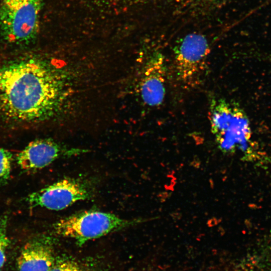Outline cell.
<instances>
[{
    "label": "cell",
    "mask_w": 271,
    "mask_h": 271,
    "mask_svg": "<svg viewBox=\"0 0 271 271\" xmlns=\"http://www.w3.org/2000/svg\"><path fill=\"white\" fill-rule=\"evenodd\" d=\"M66 93L62 74L44 60L25 58L0 67V112L13 120L49 119L59 110Z\"/></svg>",
    "instance_id": "1"
},
{
    "label": "cell",
    "mask_w": 271,
    "mask_h": 271,
    "mask_svg": "<svg viewBox=\"0 0 271 271\" xmlns=\"http://www.w3.org/2000/svg\"><path fill=\"white\" fill-rule=\"evenodd\" d=\"M210 128L218 147L223 153L243 148L250 138L249 121L236 103L224 98L213 99L209 107Z\"/></svg>",
    "instance_id": "2"
},
{
    "label": "cell",
    "mask_w": 271,
    "mask_h": 271,
    "mask_svg": "<svg viewBox=\"0 0 271 271\" xmlns=\"http://www.w3.org/2000/svg\"><path fill=\"white\" fill-rule=\"evenodd\" d=\"M134 221L97 210L80 211L65 217L54 225L56 232L72 238L81 246L87 241L131 226Z\"/></svg>",
    "instance_id": "3"
},
{
    "label": "cell",
    "mask_w": 271,
    "mask_h": 271,
    "mask_svg": "<svg viewBox=\"0 0 271 271\" xmlns=\"http://www.w3.org/2000/svg\"><path fill=\"white\" fill-rule=\"evenodd\" d=\"M43 0H1L0 31L4 39L15 44L33 41L39 30Z\"/></svg>",
    "instance_id": "4"
},
{
    "label": "cell",
    "mask_w": 271,
    "mask_h": 271,
    "mask_svg": "<svg viewBox=\"0 0 271 271\" xmlns=\"http://www.w3.org/2000/svg\"><path fill=\"white\" fill-rule=\"evenodd\" d=\"M209 49L207 38L200 34H189L178 41L174 48V59L181 82L193 86L200 81L206 69Z\"/></svg>",
    "instance_id": "5"
},
{
    "label": "cell",
    "mask_w": 271,
    "mask_h": 271,
    "mask_svg": "<svg viewBox=\"0 0 271 271\" xmlns=\"http://www.w3.org/2000/svg\"><path fill=\"white\" fill-rule=\"evenodd\" d=\"M91 193V189L84 181L65 178L33 193L28 200L32 206L58 211L89 199Z\"/></svg>",
    "instance_id": "6"
},
{
    "label": "cell",
    "mask_w": 271,
    "mask_h": 271,
    "mask_svg": "<svg viewBox=\"0 0 271 271\" xmlns=\"http://www.w3.org/2000/svg\"><path fill=\"white\" fill-rule=\"evenodd\" d=\"M84 153V150L67 148L49 139H39L29 144L18 155L17 161L24 170H36L46 167L60 157Z\"/></svg>",
    "instance_id": "7"
},
{
    "label": "cell",
    "mask_w": 271,
    "mask_h": 271,
    "mask_svg": "<svg viewBox=\"0 0 271 271\" xmlns=\"http://www.w3.org/2000/svg\"><path fill=\"white\" fill-rule=\"evenodd\" d=\"M166 65L164 56L156 53L146 63L140 84L143 102L156 107L162 104L166 95Z\"/></svg>",
    "instance_id": "8"
},
{
    "label": "cell",
    "mask_w": 271,
    "mask_h": 271,
    "mask_svg": "<svg viewBox=\"0 0 271 271\" xmlns=\"http://www.w3.org/2000/svg\"><path fill=\"white\" fill-rule=\"evenodd\" d=\"M54 260L51 241L36 237L23 247L17 260L18 271H50Z\"/></svg>",
    "instance_id": "9"
},
{
    "label": "cell",
    "mask_w": 271,
    "mask_h": 271,
    "mask_svg": "<svg viewBox=\"0 0 271 271\" xmlns=\"http://www.w3.org/2000/svg\"><path fill=\"white\" fill-rule=\"evenodd\" d=\"M12 160V154L8 150L0 148V182L9 177Z\"/></svg>",
    "instance_id": "10"
},
{
    "label": "cell",
    "mask_w": 271,
    "mask_h": 271,
    "mask_svg": "<svg viewBox=\"0 0 271 271\" xmlns=\"http://www.w3.org/2000/svg\"><path fill=\"white\" fill-rule=\"evenodd\" d=\"M8 219L7 216L0 217V267L6 259V252L9 244V240L7 233Z\"/></svg>",
    "instance_id": "11"
},
{
    "label": "cell",
    "mask_w": 271,
    "mask_h": 271,
    "mask_svg": "<svg viewBox=\"0 0 271 271\" xmlns=\"http://www.w3.org/2000/svg\"><path fill=\"white\" fill-rule=\"evenodd\" d=\"M50 271H85L77 262L69 259L54 260Z\"/></svg>",
    "instance_id": "12"
},
{
    "label": "cell",
    "mask_w": 271,
    "mask_h": 271,
    "mask_svg": "<svg viewBox=\"0 0 271 271\" xmlns=\"http://www.w3.org/2000/svg\"><path fill=\"white\" fill-rule=\"evenodd\" d=\"M238 271H261L255 262H247L239 269Z\"/></svg>",
    "instance_id": "13"
}]
</instances>
